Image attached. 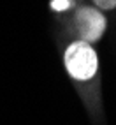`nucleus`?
Segmentation results:
<instances>
[{
  "label": "nucleus",
  "instance_id": "obj_3",
  "mask_svg": "<svg viewBox=\"0 0 116 125\" xmlns=\"http://www.w3.org/2000/svg\"><path fill=\"white\" fill-rule=\"evenodd\" d=\"M69 5H70L69 0H53V2H51V7L55 11H65Z\"/></svg>",
  "mask_w": 116,
  "mask_h": 125
},
{
  "label": "nucleus",
  "instance_id": "obj_2",
  "mask_svg": "<svg viewBox=\"0 0 116 125\" xmlns=\"http://www.w3.org/2000/svg\"><path fill=\"white\" fill-rule=\"evenodd\" d=\"M76 25L85 42H95L106 30V18L93 7H79L76 12Z\"/></svg>",
  "mask_w": 116,
  "mask_h": 125
},
{
  "label": "nucleus",
  "instance_id": "obj_4",
  "mask_svg": "<svg viewBox=\"0 0 116 125\" xmlns=\"http://www.w3.org/2000/svg\"><path fill=\"white\" fill-rule=\"evenodd\" d=\"M97 4V7H102V9H114L116 7V0H93Z\"/></svg>",
  "mask_w": 116,
  "mask_h": 125
},
{
  "label": "nucleus",
  "instance_id": "obj_1",
  "mask_svg": "<svg viewBox=\"0 0 116 125\" xmlns=\"http://www.w3.org/2000/svg\"><path fill=\"white\" fill-rule=\"evenodd\" d=\"M97 53L90 42L77 41L72 42L65 51V67L76 79H90L97 72Z\"/></svg>",
  "mask_w": 116,
  "mask_h": 125
}]
</instances>
